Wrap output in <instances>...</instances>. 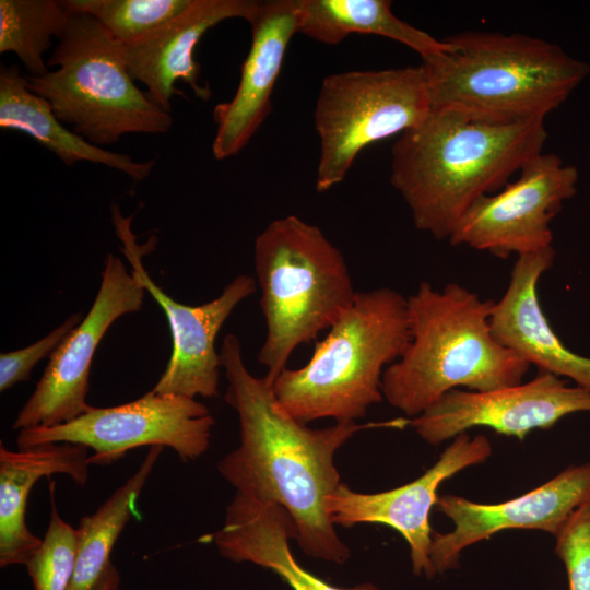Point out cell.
<instances>
[{
  "label": "cell",
  "mask_w": 590,
  "mask_h": 590,
  "mask_svg": "<svg viewBox=\"0 0 590 590\" xmlns=\"http://www.w3.org/2000/svg\"><path fill=\"white\" fill-rule=\"evenodd\" d=\"M220 357L228 382L225 401L238 415L240 444L219 462V472L236 493L282 506L294 522L299 547L308 556L335 564L346 562L350 550L338 536L329 512V499L341 484L334 456L358 430L402 427L409 421L364 425L335 422L329 427L309 428L281 410L267 377L249 373L235 334L225 335Z\"/></svg>",
  "instance_id": "1"
},
{
  "label": "cell",
  "mask_w": 590,
  "mask_h": 590,
  "mask_svg": "<svg viewBox=\"0 0 590 590\" xmlns=\"http://www.w3.org/2000/svg\"><path fill=\"white\" fill-rule=\"evenodd\" d=\"M546 138L544 118L495 122L432 109L394 142L390 184L417 229L449 239L467 210L479 198L503 189L543 152Z\"/></svg>",
  "instance_id": "2"
},
{
  "label": "cell",
  "mask_w": 590,
  "mask_h": 590,
  "mask_svg": "<svg viewBox=\"0 0 590 590\" xmlns=\"http://www.w3.org/2000/svg\"><path fill=\"white\" fill-rule=\"evenodd\" d=\"M495 302L451 282H422L406 297L410 342L382 375L390 405L415 417L445 393L489 391L522 382L530 364L497 342L489 317Z\"/></svg>",
  "instance_id": "3"
},
{
  "label": "cell",
  "mask_w": 590,
  "mask_h": 590,
  "mask_svg": "<svg viewBox=\"0 0 590 590\" xmlns=\"http://www.w3.org/2000/svg\"><path fill=\"white\" fill-rule=\"evenodd\" d=\"M422 60L432 109L495 122L545 118L588 75V63L559 46L524 34L467 31Z\"/></svg>",
  "instance_id": "4"
},
{
  "label": "cell",
  "mask_w": 590,
  "mask_h": 590,
  "mask_svg": "<svg viewBox=\"0 0 590 590\" xmlns=\"http://www.w3.org/2000/svg\"><path fill=\"white\" fill-rule=\"evenodd\" d=\"M409 342L406 297L387 286L357 292L310 359L275 378L278 403L303 424L328 417L355 422L382 400L384 371Z\"/></svg>",
  "instance_id": "5"
},
{
  "label": "cell",
  "mask_w": 590,
  "mask_h": 590,
  "mask_svg": "<svg viewBox=\"0 0 590 590\" xmlns=\"http://www.w3.org/2000/svg\"><path fill=\"white\" fill-rule=\"evenodd\" d=\"M255 272L267 331L257 358L273 384L292 353L329 329L357 292L342 252L296 215L272 221L257 236Z\"/></svg>",
  "instance_id": "6"
},
{
  "label": "cell",
  "mask_w": 590,
  "mask_h": 590,
  "mask_svg": "<svg viewBox=\"0 0 590 590\" xmlns=\"http://www.w3.org/2000/svg\"><path fill=\"white\" fill-rule=\"evenodd\" d=\"M47 66L57 69L26 75L27 87L95 146L105 149L129 133L163 134L173 126L170 113L137 86L122 45L91 15L70 12Z\"/></svg>",
  "instance_id": "7"
},
{
  "label": "cell",
  "mask_w": 590,
  "mask_h": 590,
  "mask_svg": "<svg viewBox=\"0 0 590 590\" xmlns=\"http://www.w3.org/2000/svg\"><path fill=\"white\" fill-rule=\"evenodd\" d=\"M430 110L423 64L327 75L314 116L320 144L316 190L340 184L363 149L416 127Z\"/></svg>",
  "instance_id": "8"
},
{
  "label": "cell",
  "mask_w": 590,
  "mask_h": 590,
  "mask_svg": "<svg viewBox=\"0 0 590 590\" xmlns=\"http://www.w3.org/2000/svg\"><path fill=\"white\" fill-rule=\"evenodd\" d=\"M215 424L206 405L180 394L149 391L131 402L91 406L76 418L51 427L21 429L17 448L48 442L80 444L92 449L91 464H109L143 446L172 448L182 462L209 449Z\"/></svg>",
  "instance_id": "9"
},
{
  "label": "cell",
  "mask_w": 590,
  "mask_h": 590,
  "mask_svg": "<svg viewBox=\"0 0 590 590\" xmlns=\"http://www.w3.org/2000/svg\"><path fill=\"white\" fill-rule=\"evenodd\" d=\"M131 216H123L117 205L111 208V221L120 251L131 267V273L164 311L172 334V353L164 373L153 391L190 398H212L219 394L220 353L216 337L233 310L257 288L256 280L237 275L214 299L190 306L168 296L149 275L142 258L152 252L157 243L152 235L144 245L137 241L131 229Z\"/></svg>",
  "instance_id": "10"
},
{
  "label": "cell",
  "mask_w": 590,
  "mask_h": 590,
  "mask_svg": "<svg viewBox=\"0 0 590 590\" xmlns=\"http://www.w3.org/2000/svg\"><path fill=\"white\" fill-rule=\"evenodd\" d=\"M578 170L553 153H540L496 194L479 198L449 241L506 259L552 247V220L577 192Z\"/></svg>",
  "instance_id": "11"
},
{
  "label": "cell",
  "mask_w": 590,
  "mask_h": 590,
  "mask_svg": "<svg viewBox=\"0 0 590 590\" xmlns=\"http://www.w3.org/2000/svg\"><path fill=\"white\" fill-rule=\"evenodd\" d=\"M145 293L122 259L108 253L92 307L49 357L34 392L17 413L13 429L56 426L91 408L86 394L95 351L118 318L142 309Z\"/></svg>",
  "instance_id": "12"
},
{
  "label": "cell",
  "mask_w": 590,
  "mask_h": 590,
  "mask_svg": "<svg viewBox=\"0 0 590 590\" xmlns=\"http://www.w3.org/2000/svg\"><path fill=\"white\" fill-rule=\"evenodd\" d=\"M578 412H590V390L539 371L526 384L495 390L453 389L409 424L422 439L436 446L480 426L523 439L531 430L548 429Z\"/></svg>",
  "instance_id": "13"
},
{
  "label": "cell",
  "mask_w": 590,
  "mask_h": 590,
  "mask_svg": "<svg viewBox=\"0 0 590 590\" xmlns=\"http://www.w3.org/2000/svg\"><path fill=\"white\" fill-rule=\"evenodd\" d=\"M492 453L489 440L467 432L453 438L437 462L414 481L397 488L365 494L341 483L329 499L334 524L381 523L397 530L410 547L415 575H437L430 560L433 530L429 512L436 505L439 485L463 469L483 463Z\"/></svg>",
  "instance_id": "14"
},
{
  "label": "cell",
  "mask_w": 590,
  "mask_h": 590,
  "mask_svg": "<svg viewBox=\"0 0 590 590\" xmlns=\"http://www.w3.org/2000/svg\"><path fill=\"white\" fill-rule=\"evenodd\" d=\"M590 495V463L570 467L514 499L479 504L457 495L438 496L437 509L455 524L433 532L430 560L437 574L458 567L461 552L505 529H538L553 534Z\"/></svg>",
  "instance_id": "15"
},
{
  "label": "cell",
  "mask_w": 590,
  "mask_h": 590,
  "mask_svg": "<svg viewBox=\"0 0 590 590\" xmlns=\"http://www.w3.org/2000/svg\"><path fill=\"white\" fill-rule=\"evenodd\" d=\"M260 1L253 0H191L181 13L129 45H122L127 69L134 81L146 86L148 96L162 109L170 113L174 95L185 94L175 86L178 80L187 83L201 101L211 96L209 86L200 82V64L194 49L202 36L228 19L250 23Z\"/></svg>",
  "instance_id": "16"
},
{
  "label": "cell",
  "mask_w": 590,
  "mask_h": 590,
  "mask_svg": "<svg viewBox=\"0 0 590 590\" xmlns=\"http://www.w3.org/2000/svg\"><path fill=\"white\" fill-rule=\"evenodd\" d=\"M299 0L260 1L250 21L252 39L235 95L213 110L216 160L238 154L271 110V95L292 36L297 33Z\"/></svg>",
  "instance_id": "17"
},
{
  "label": "cell",
  "mask_w": 590,
  "mask_h": 590,
  "mask_svg": "<svg viewBox=\"0 0 590 590\" xmlns=\"http://www.w3.org/2000/svg\"><path fill=\"white\" fill-rule=\"evenodd\" d=\"M552 247L518 256L508 287L489 317L493 335L539 371L550 373L590 390V357L573 352L555 333L538 298L541 275L551 269Z\"/></svg>",
  "instance_id": "18"
},
{
  "label": "cell",
  "mask_w": 590,
  "mask_h": 590,
  "mask_svg": "<svg viewBox=\"0 0 590 590\" xmlns=\"http://www.w3.org/2000/svg\"><path fill=\"white\" fill-rule=\"evenodd\" d=\"M88 448L80 444L48 442L17 451L0 445V566L25 565L43 539L25 521L28 495L35 483L67 474L84 486L88 479Z\"/></svg>",
  "instance_id": "19"
},
{
  "label": "cell",
  "mask_w": 590,
  "mask_h": 590,
  "mask_svg": "<svg viewBox=\"0 0 590 590\" xmlns=\"http://www.w3.org/2000/svg\"><path fill=\"white\" fill-rule=\"evenodd\" d=\"M294 538V522L282 506L236 493L213 542L225 558L272 570L292 590H380L370 582L340 588L309 573L292 554L290 540Z\"/></svg>",
  "instance_id": "20"
},
{
  "label": "cell",
  "mask_w": 590,
  "mask_h": 590,
  "mask_svg": "<svg viewBox=\"0 0 590 590\" xmlns=\"http://www.w3.org/2000/svg\"><path fill=\"white\" fill-rule=\"evenodd\" d=\"M16 64L0 68V128L24 132L66 165L91 162L122 172L134 181L146 179L154 160L137 162L128 154L98 148L57 119L48 102L26 85Z\"/></svg>",
  "instance_id": "21"
},
{
  "label": "cell",
  "mask_w": 590,
  "mask_h": 590,
  "mask_svg": "<svg viewBox=\"0 0 590 590\" xmlns=\"http://www.w3.org/2000/svg\"><path fill=\"white\" fill-rule=\"evenodd\" d=\"M297 33L330 45L351 34L384 36L413 49L422 60L449 48L446 39L397 17L389 0H299Z\"/></svg>",
  "instance_id": "22"
},
{
  "label": "cell",
  "mask_w": 590,
  "mask_h": 590,
  "mask_svg": "<svg viewBox=\"0 0 590 590\" xmlns=\"http://www.w3.org/2000/svg\"><path fill=\"white\" fill-rule=\"evenodd\" d=\"M164 447H150L139 469L92 515L80 519L74 571L69 590H93L110 565V553Z\"/></svg>",
  "instance_id": "23"
},
{
  "label": "cell",
  "mask_w": 590,
  "mask_h": 590,
  "mask_svg": "<svg viewBox=\"0 0 590 590\" xmlns=\"http://www.w3.org/2000/svg\"><path fill=\"white\" fill-rule=\"evenodd\" d=\"M69 16L57 0H0V52L15 54L27 75L45 74V54L62 35Z\"/></svg>",
  "instance_id": "24"
},
{
  "label": "cell",
  "mask_w": 590,
  "mask_h": 590,
  "mask_svg": "<svg viewBox=\"0 0 590 590\" xmlns=\"http://www.w3.org/2000/svg\"><path fill=\"white\" fill-rule=\"evenodd\" d=\"M72 13L97 20L113 38L129 45L181 13L191 0H62Z\"/></svg>",
  "instance_id": "25"
},
{
  "label": "cell",
  "mask_w": 590,
  "mask_h": 590,
  "mask_svg": "<svg viewBox=\"0 0 590 590\" xmlns=\"http://www.w3.org/2000/svg\"><path fill=\"white\" fill-rule=\"evenodd\" d=\"M47 531L39 547L25 564L35 590H69L75 565L76 529L63 521L54 502Z\"/></svg>",
  "instance_id": "26"
},
{
  "label": "cell",
  "mask_w": 590,
  "mask_h": 590,
  "mask_svg": "<svg viewBox=\"0 0 590 590\" xmlns=\"http://www.w3.org/2000/svg\"><path fill=\"white\" fill-rule=\"evenodd\" d=\"M555 553L564 563L568 590H590V495L555 535Z\"/></svg>",
  "instance_id": "27"
},
{
  "label": "cell",
  "mask_w": 590,
  "mask_h": 590,
  "mask_svg": "<svg viewBox=\"0 0 590 590\" xmlns=\"http://www.w3.org/2000/svg\"><path fill=\"white\" fill-rule=\"evenodd\" d=\"M76 312L66 319L47 335L23 349L0 354V391L3 392L19 382L27 381L35 365L50 357L64 338L82 321Z\"/></svg>",
  "instance_id": "28"
},
{
  "label": "cell",
  "mask_w": 590,
  "mask_h": 590,
  "mask_svg": "<svg viewBox=\"0 0 590 590\" xmlns=\"http://www.w3.org/2000/svg\"><path fill=\"white\" fill-rule=\"evenodd\" d=\"M120 582L119 573L116 567L110 563L106 571L102 576L101 580L94 587L93 590H118Z\"/></svg>",
  "instance_id": "29"
}]
</instances>
